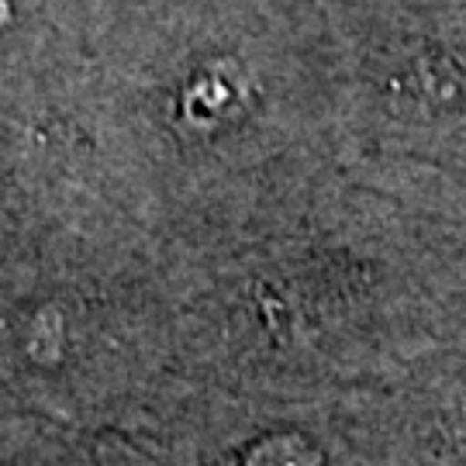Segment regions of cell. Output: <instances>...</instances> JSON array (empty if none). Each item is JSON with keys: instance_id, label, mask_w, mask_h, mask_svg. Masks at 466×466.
<instances>
[{"instance_id": "obj_1", "label": "cell", "mask_w": 466, "mask_h": 466, "mask_svg": "<svg viewBox=\"0 0 466 466\" xmlns=\"http://www.w3.org/2000/svg\"><path fill=\"white\" fill-rule=\"evenodd\" d=\"M238 466H318V460L298 439H273L256 446Z\"/></svg>"}, {"instance_id": "obj_2", "label": "cell", "mask_w": 466, "mask_h": 466, "mask_svg": "<svg viewBox=\"0 0 466 466\" xmlns=\"http://www.w3.org/2000/svg\"><path fill=\"white\" fill-rule=\"evenodd\" d=\"M11 21V7H7V0H0V28Z\"/></svg>"}]
</instances>
